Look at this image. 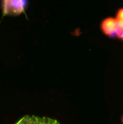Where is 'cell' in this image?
<instances>
[{
	"mask_svg": "<svg viewBox=\"0 0 123 124\" xmlns=\"http://www.w3.org/2000/svg\"><path fill=\"white\" fill-rule=\"evenodd\" d=\"M100 27L110 37L123 40V8L119 10L116 18H107L103 20Z\"/></svg>",
	"mask_w": 123,
	"mask_h": 124,
	"instance_id": "cell-1",
	"label": "cell"
},
{
	"mask_svg": "<svg viewBox=\"0 0 123 124\" xmlns=\"http://www.w3.org/2000/svg\"><path fill=\"white\" fill-rule=\"evenodd\" d=\"M29 0H2L3 16L20 15L28 8Z\"/></svg>",
	"mask_w": 123,
	"mask_h": 124,
	"instance_id": "cell-2",
	"label": "cell"
},
{
	"mask_svg": "<svg viewBox=\"0 0 123 124\" xmlns=\"http://www.w3.org/2000/svg\"><path fill=\"white\" fill-rule=\"evenodd\" d=\"M15 124H42V117L37 116H24Z\"/></svg>",
	"mask_w": 123,
	"mask_h": 124,
	"instance_id": "cell-3",
	"label": "cell"
},
{
	"mask_svg": "<svg viewBox=\"0 0 123 124\" xmlns=\"http://www.w3.org/2000/svg\"><path fill=\"white\" fill-rule=\"evenodd\" d=\"M42 124H60V123L56 119L44 116L42 117Z\"/></svg>",
	"mask_w": 123,
	"mask_h": 124,
	"instance_id": "cell-4",
	"label": "cell"
},
{
	"mask_svg": "<svg viewBox=\"0 0 123 124\" xmlns=\"http://www.w3.org/2000/svg\"><path fill=\"white\" fill-rule=\"evenodd\" d=\"M122 123H123V116H122Z\"/></svg>",
	"mask_w": 123,
	"mask_h": 124,
	"instance_id": "cell-5",
	"label": "cell"
}]
</instances>
